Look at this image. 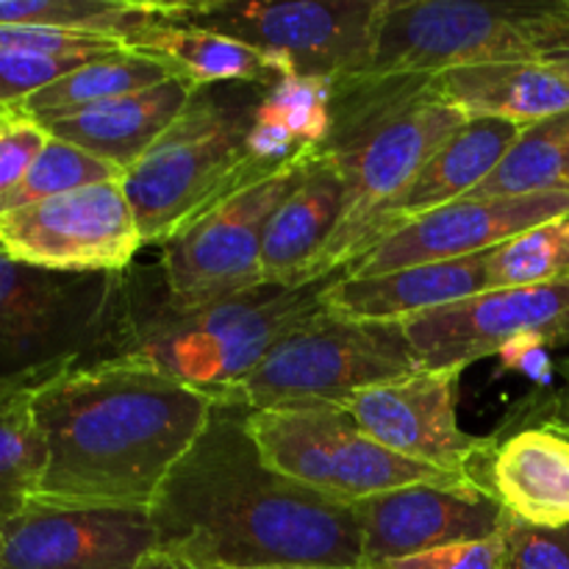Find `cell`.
<instances>
[{
  "label": "cell",
  "mask_w": 569,
  "mask_h": 569,
  "mask_svg": "<svg viewBox=\"0 0 569 569\" xmlns=\"http://www.w3.org/2000/svg\"><path fill=\"white\" fill-rule=\"evenodd\" d=\"M361 528V567H383L445 545L489 539L503 509L470 481L411 483L350 506Z\"/></svg>",
  "instance_id": "cell-16"
},
{
  "label": "cell",
  "mask_w": 569,
  "mask_h": 569,
  "mask_svg": "<svg viewBox=\"0 0 569 569\" xmlns=\"http://www.w3.org/2000/svg\"><path fill=\"white\" fill-rule=\"evenodd\" d=\"M498 569H569V528H539L503 511Z\"/></svg>",
  "instance_id": "cell-31"
},
{
  "label": "cell",
  "mask_w": 569,
  "mask_h": 569,
  "mask_svg": "<svg viewBox=\"0 0 569 569\" xmlns=\"http://www.w3.org/2000/svg\"><path fill=\"white\" fill-rule=\"evenodd\" d=\"M561 376H565V389H561V392H553L556 398H561L565 400V403H569V359L567 361H561Z\"/></svg>",
  "instance_id": "cell-39"
},
{
  "label": "cell",
  "mask_w": 569,
  "mask_h": 569,
  "mask_svg": "<svg viewBox=\"0 0 569 569\" xmlns=\"http://www.w3.org/2000/svg\"><path fill=\"white\" fill-rule=\"evenodd\" d=\"M264 92L259 83L198 87L183 114L126 170L122 189L144 244H164L217 203L270 176L244 150Z\"/></svg>",
  "instance_id": "cell-4"
},
{
  "label": "cell",
  "mask_w": 569,
  "mask_h": 569,
  "mask_svg": "<svg viewBox=\"0 0 569 569\" xmlns=\"http://www.w3.org/2000/svg\"><path fill=\"white\" fill-rule=\"evenodd\" d=\"M400 326L428 372H465L522 337L561 348L569 345V276L533 287L487 289Z\"/></svg>",
  "instance_id": "cell-12"
},
{
  "label": "cell",
  "mask_w": 569,
  "mask_h": 569,
  "mask_svg": "<svg viewBox=\"0 0 569 569\" xmlns=\"http://www.w3.org/2000/svg\"><path fill=\"white\" fill-rule=\"evenodd\" d=\"M548 345H542L539 339L522 337L515 339V342L503 345L498 350V372H522L526 378H531L533 383L548 389L553 383L556 365L548 356Z\"/></svg>",
  "instance_id": "cell-36"
},
{
  "label": "cell",
  "mask_w": 569,
  "mask_h": 569,
  "mask_svg": "<svg viewBox=\"0 0 569 569\" xmlns=\"http://www.w3.org/2000/svg\"><path fill=\"white\" fill-rule=\"evenodd\" d=\"M306 148L289 164L248 183L161 244L159 270L178 309H200L261 287V244L278 206L317 164Z\"/></svg>",
  "instance_id": "cell-10"
},
{
  "label": "cell",
  "mask_w": 569,
  "mask_h": 569,
  "mask_svg": "<svg viewBox=\"0 0 569 569\" xmlns=\"http://www.w3.org/2000/svg\"><path fill=\"white\" fill-rule=\"evenodd\" d=\"M548 61L550 67H553L556 72H559L561 78H565V81L569 83V50H565V53H556V56H548Z\"/></svg>",
  "instance_id": "cell-38"
},
{
  "label": "cell",
  "mask_w": 569,
  "mask_h": 569,
  "mask_svg": "<svg viewBox=\"0 0 569 569\" xmlns=\"http://www.w3.org/2000/svg\"><path fill=\"white\" fill-rule=\"evenodd\" d=\"M461 372L420 370L400 381L361 389L339 409L400 459L456 472L476 483L489 453V437L461 431L456 387Z\"/></svg>",
  "instance_id": "cell-14"
},
{
  "label": "cell",
  "mask_w": 569,
  "mask_h": 569,
  "mask_svg": "<svg viewBox=\"0 0 569 569\" xmlns=\"http://www.w3.org/2000/svg\"><path fill=\"white\" fill-rule=\"evenodd\" d=\"M122 176L126 172L120 167L109 164V161L98 159V156L87 153V150L76 148V144L50 137L42 153L33 159L31 170L22 178L20 187L0 206V214L26 209V206L42 203V200L50 198H59V194L76 192V189L94 187V183L122 181Z\"/></svg>",
  "instance_id": "cell-29"
},
{
  "label": "cell",
  "mask_w": 569,
  "mask_h": 569,
  "mask_svg": "<svg viewBox=\"0 0 569 569\" xmlns=\"http://www.w3.org/2000/svg\"><path fill=\"white\" fill-rule=\"evenodd\" d=\"M92 59H64V56H39L0 50V109L14 111L39 89L50 87L61 76Z\"/></svg>",
  "instance_id": "cell-32"
},
{
  "label": "cell",
  "mask_w": 569,
  "mask_h": 569,
  "mask_svg": "<svg viewBox=\"0 0 569 569\" xmlns=\"http://www.w3.org/2000/svg\"><path fill=\"white\" fill-rule=\"evenodd\" d=\"M476 487L515 520L569 528V437L545 426H500L489 433Z\"/></svg>",
  "instance_id": "cell-17"
},
{
  "label": "cell",
  "mask_w": 569,
  "mask_h": 569,
  "mask_svg": "<svg viewBox=\"0 0 569 569\" xmlns=\"http://www.w3.org/2000/svg\"><path fill=\"white\" fill-rule=\"evenodd\" d=\"M569 192V111L522 128L492 176L461 200Z\"/></svg>",
  "instance_id": "cell-25"
},
{
  "label": "cell",
  "mask_w": 569,
  "mask_h": 569,
  "mask_svg": "<svg viewBox=\"0 0 569 569\" xmlns=\"http://www.w3.org/2000/svg\"><path fill=\"white\" fill-rule=\"evenodd\" d=\"M345 178L320 153L317 164L276 209L261 244V283L303 287V276L320 256L342 214Z\"/></svg>",
  "instance_id": "cell-22"
},
{
  "label": "cell",
  "mask_w": 569,
  "mask_h": 569,
  "mask_svg": "<svg viewBox=\"0 0 569 569\" xmlns=\"http://www.w3.org/2000/svg\"><path fill=\"white\" fill-rule=\"evenodd\" d=\"M328 281L261 283L211 306L178 309L167 298L159 264L128 267L94 361L156 370L217 400L242 383L289 331L322 309Z\"/></svg>",
  "instance_id": "cell-3"
},
{
  "label": "cell",
  "mask_w": 569,
  "mask_h": 569,
  "mask_svg": "<svg viewBox=\"0 0 569 569\" xmlns=\"http://www.w3.org/2000/svg\"><path fill=\"white\" fill-rule=\"evenodd\" d=\"M569 217V192H537L520 198L456 200L400 231L361 256L342 276H381L417 264L456 261L489 253L517 233Z\"/></svg>",
  "instance_id": "cell-15"
},
{
  "label": "cell",
  "mask_w": 569,
  "mask_h": 569,
  "mask_svg": "<svg viewBox=\"0 0 569 569\" xmlns=\"http://www.w3.org/2000/svg\"><path fill=\"white\" fill-rule=\"evenodd\" d=\"M37 381H0V526L20 515L39 492L44 442L37 426Z\"/></svg>",
  "instance_id": "cell-26"
},
{
  "label": "cell",
  "mask_w": 569,
  "mask_h": 569,
  "mask_svg": "<svg viewBox=\"0 0 569 569\" xmlns=\"http://www.w3.org/2000/svg\"><path fill=\"white\" fill-rule=\"evenodd\" d=\"M159 14V3L133 0H0V26H39L122 44Z\"/></svg>",
  "instance_id": "cell-27"
},
{
  "label": "cell",
  "mask_w": 569,
  "mask_h": 569,
  "mask_svg": "<svg viewBox=\"0 0 569 569\" xmlns=\"http://www.w3.org/2000/svg\"><path fill=\"white\" fill-rule=\"evenodd\" d=\"M522 128L500 120H467L431 159L426 161L415 181L403 189L398 200L378 217L370 233V253L389 233L400 231L409 222L467 198L478 183L487 181L495 167L503 161Z\"/></svg>",
  "instance_id": "cell-20"
},
{
  "label": "cell",
  "mask_w": 569,
  "mask_h": 569,
  "mask_svg": "<svg viewBox=\"0 0 569 569\" xmlns=\"http://www.w3.org/2000/svg\"><path fill=\"white\" fill-rule=\"evenodd\" d=\"M126 48L161 61L194 87H214V83L272 87L281 78L278 67L264 53L222 33L167 20L161 17V3L159 14L142 31L133 33Z\"/></svg>",
  "instance_id": "cell-23"
},
{
  "label": "cell",
  "mask_w": 569,
  "mask_h": 569,
  "mask_svg": "<svg viewBox=\"0 0 569 569\" xmlns=\"http://www.w3.org/2000/svg\"><path fill=\"white\" fill-rule=\"evenodd\" d=\"M483 256L437 264L403 267L381 276H333L322 295V309L345 320L406 322L487 292Z\"/></svg>",
  "instance_id": "cell-18"
},
{
  "label": "cell",
  "mask_w": 569,
  "mask_h": 569,
  "mask_svg": "<svg viewBox=\"0 0 569 569\" xmlns=\"http://www.w3.org/2000/svg\"><path fill=\"white\" fill-rule=\"evenodd\" d=\"M9 117H11V111L0 109V131H3V126H6V122H9Z\"/></svg>",
  "instance_id": "cell-41"
},
{
  "label": "cell",
  "mask_w": 569,
  "mask_h": 569,
  "mask_svg": "<svg viewBox=\"0 0 569 569\" xmlns=\"http://www.w3.org/2000/svg\"><path fill=\"white\" fill-rule=\"evenodd\" d=\"M194 83L181 76L167 78L159 87L122 94L56 120L39 122L50 137L70 142L109 164L131 170L156 139L183 114L194 94Z\"/></svg>",
  "instance_id": "cell-19"
},
{
  "label": "cell",
  "mask_w": 569,
  "mask_h": 569,
  "mask_svg": "<svg viewBox=\"0 0 569 569\" xmlns=\"http://www.w3.org/2000/svg\"><path fill=\"white\" fill-rule=\"evenodd\" d=\"M244 415L217 403L172 467L150 503L156 548L214 569L361 567L353 509L272 470Z\"/></svg>",
  "instance_id": "cell-1"
},
{
  "label": "cell",
  "mask_w": 569,
  "mask_h": 569,
  "mask_svg": "<svg viewBox=\"0 0 569 569\" xmlns=\"http://www.w3.org/2000/svg\"><path fill=\"white\" fill-rule=\"evenodd\" d=\"M156 548L144 506L33 498L0 526V569H137Z\"/></svg>",
  "instance_id": "cell-13"
},
{
  "label": "cell",
  "mask_w": 569,
  "mask_h": 569,
  "mask_svg": "<svg viewBox=\"0 0 569 569\" xmlns=\"http://www.w3.org/2000/svg\"><path fill=\"white\" fill-rule=\"evenodd\" d=\"M217 400L122 361L59 372L33 395L44 442L37 500L150 509Z\"/></svg>",
  "instance_id": "cell-2"
},
{
  "label": "cell",
  "mask_w": 569,
  "mask_h": 569,
  "mask_svg": "<svg viewBox=\"0 0 569 569\" xmlns=\"http://www.w3.org/2000/svg\"><path fill=\"white\" fill-rule=\"evenodd\" d=\"M333 81L309 76H281L267 87L256 117L287 128L300 148H322L331 137Z\"/></svg>",
  "instance_id": "cell-30"
},
{
  "label": "cell",
  "mask_w": 569,
  "mask_h": 569,
  "mask_svg": "<svg viewBox=\"0 0 569 569\" xmlns=\"http://www.w3.org/2000/svg\"><path fill=\"white\" fill-rule=\"evenodd\" d=\"M0 248L56 272H126L144 248L122 181L0 214Z\"/></svg>",
  "instance_id": "cell-11"
},
{
  "label": "cell",
  "mask_w": 569,
  "mask_h": 569,
  "mask_svg": "<svg viewBox=\"0 0 569 569\" xmlns=\"http://www.w3.org/2000/svg\"><path fill=\"white\" fill-rule=\"evenodd\" d=\"M48 139L50 133L37 120L11 111L9 122L0 131V206L20 187Z\"/></svg>",
  "instance_id": "cell-34"
},
{
  "label": "cell",
  "mask_w": 569,
  "mask_h": 569,
  "mask_svg": "<svg viewBox=\"0 0 569 569\" xmlns=\"http://www.w3.org/2000/svg\"><path fill=\"white\" fill-rule=\"evenodd\" d=\"M137 569H214V567L194 565V561L183 559V556L170 553V550L153 548L150 553L142 556V561H139Z\"/></svg>",
  "instance_id": "cell-37"
},
{
  "label": "cell",
  "mask_w": 569,
  "mask_h": 569,
  "mask_svg": "<svg viewBox=\"0 0 569 569\" xmlns=\"http://www.w3.org/2000/svg\"><path fill=\"white\" fill-rule=\"evenodd\" d=\"M431 94L467 120H500L528 128L569 111V83L548 61H492L439 72Z\"/></svg>",
  "instance_id": "cell-21"
},
{
  "label": "cell",
  "mask_w": 569,
  "mask_h": 569,
  "mask_svg": "<svg viewBox=\"0 0 569 569\" xmlns=\"http://www.w3.org/2000/svg\"><path fill=\"white\" fill-rule=\"evenodd\" d=\"M565 50H569V0H381L370 61L359 76L342 81L431 83L439 72L456 67L542 61Z\"/></svg>",
  "instance_id": "cell-5"
},
{
  "label": "cell",
  "mask_w": 569,
  "mask_h": 569,
  "mask_svg": "<svg viewBox=\"0 0 569 569\" xmlns=\"http://www.w3.org/2000/svg\"><path fill=\"white\" fill-rule=\"evenodd\" d=\"M487 289H517L569 276V217L517 233L483 256Z\"/></svg>",
  "instance_id": "cell-28"
},
{
  "label": "cell",
  "mask_w": 569,
  "mask_h": 569,
  "mask_svg": "<svg viewBox=\"0 0 569 569\" xmlns=\"http://www.w3.org/2000/svg\"><path fill=\"white\" fill-rule=\"evenodd\" d=\"M381 0H203L161 3V17L259 50L281 76H359L372 56Z\"/></svg>",
  "instance_id": "cell-8"
},
{
  "label": "cell",
  "mask_w": 569,
  "mask_h": 569,
  "mask_svg": "<svg viewBox=\"0 0 569 569\" xmlns=\"http://www.w3.org/2000/svg\"><path fill=\"white\" fill-rule=\"evenodd\" d=\"M267 569H381V567H322V565H311V567H267Z\"/></svg>",
  "instance_id": "cell-40"
},
{
  "label": "cell",
  "mask_w": 569,
  "mask_h": 569,
  "mask_svg": "<svg viewBox=\"0 0 569 569\" xmlns=\"http://www.w3.org/2000/svg\"><path fill=\"white\" fill-rule=\"evenodd\" d=\"M176 72L150 56L120 50V53L98 56L92 61H83L72 72L61 76L50 87L39 89L37 94L20 103L14 114L28 120L48 122L56 117L72 114V111L89 109V106L106 103V100L122 98V94L142 92V89L159 87Z\"/></svg>",
  "instance_id": "cell-24"
},
{
  "label": "cell",
  "mask_w": 569,
  "mask_h": 569,
  "mask_svg": "<svg viewBox=\"0 0 569 569\" xmlns=\"http://www.w3.org/2000/svg\"><path fill=\"white\" fill-rule=\"evenodd\" d=\"M0 50L39 56H64V59H98V56L128 50L120 39L87 37V33L56 31L39 26H0Z\"/></svg>",
  "instance_id": "cell-33"
},
{
  "label": "cell",
  "mask_w": 569,
  "mask_h": 569,
  "mask_svg": "<svg viewBox=\"0 0 569 569\" xmlns=\"http://www.w3.org/2000/svg\"><path fill=\"white\" fill-rule=\"evenodd\" d=\"M122 272H56L0 248V381H50L100 353Z\"/></svg>",
  "instance_id": "cell-7"
},
{
  "label": "cell",
  "mask_w": 569,
  "mask_h": 569,
  "mask_svg": "<svg viewBox=\"0 0 569 569\" xmlns=\"http://www.w3.org/2000/svg\"><path fill=\"white\" fill-rule=\"evenodd\" d=\"M400 322L345 320L320 309L289 331L259 367L217 403L244 411L339 406L361 389L420 372Z\"/></svg>",
  "instance_id": "cell-6"
},
{
  "label": "cell",
  "mask_w": 569,
  "mask_h": 569,
  "mask_svg": "<svg viewBox=\"0 0 569 569\" xmlns=\"http://www.w3.org/2000/svg\"><path fill=\"white\" fill-rule=\"evenodd\" d=\"M244 426L272 470L333 503L353 506L411 483L467 481L456 472L400 459L367 437L339 406L248 411Z\"/></svg>",
  "instance_id": "cell-9"
},
{
  "label": "cell",
  "mask_w": 569,
  "mask_h": 569,
  "mask_svg": "<svg viewBox=\"0 0 569 569\" xmlns=\"http://www.w3.org/2000/svg\"><path fill=\"white\" fill-rule=\"evenodd\" d=\"M503 553V533H495L478 542L445 545V548L426 550L409 559L389 561L381 569H498Z\"/></svg>",
  "instance_id": "cell-35"
}]
</instances>
